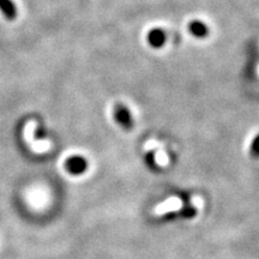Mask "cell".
Here are the masks:
<instances>
[{"instance_id": "cell-4", "label": "cell", "mask_w": 259, "mask_h": 259, "mask_svg": "<svg viewBox=\"0 0 259 259\" xmlns=\"http://www.w3.org/2000/svg\"><path fill=\"white\" fill-rule=\"evenodd\" d=\"M0 12L8 21H14L17 17V9L12 0H0Z\"/></svg>"}, {"instance_id": "cell-3", "label": "cell", "mask_w": 259, "mask_h": 259, "mask_svg": "<svg viewBox=\"0 0 259 259\" xmlns=\"http://www.w3.org/2000/svg\"><path fill=\"white\" fill-rule=\"evenodd\" d=\"M148 41H149V44H150L151 47L161 48L167 41L166 31L162 30L161 28L153 29V30L149 32Z\"/></svg>"}, {"instance_id": "cell-5", "label": "cell", "mask_w": 259, "mask_h": 259, "mask_svg": "<svg viewBox=\"0 0 259 259\" xmlns=\"http://www.w3.org/2000/svg\"><path fill=\"white\" fill-rule=\"evenodd\" d=\"M189 31L193 35L194 37L203 38L208 36L209 28L204 22L202 21H193L189 24Z\"/></svg>"}, {"instance_id": "cell-2", "label": "cell", "mask_w": 259, "mask_h": 259, "mask_svg": "<svg viewBox=\"0 0 259 259\" xmlns=\"http://www.w3.org/2000/svg\"><path fill=\"white\" fill-rule=\"evenodd\" d=\"M65 167L66 169L70 171L73 176H79V174H83L84 171L88 168V162L85 161V158L82 156H72L70 157L69 160L65 163Z\"/></svg>"}, {"instance_id": "cell-1", "label": "cell", "mask_w": 259, "mask_h": 259, "mask_svg": "<svg viewBox=\"0 0 259 259\" xmlns=\"http://www.w3.org/2000/svg\"><path fill=\"white\" fill-rule=\"evenodd\" d=\"M113 118L116 121V124L124 130H131L134 127V119L130 109L122 103H116L113 109Z\"/></svg>"}, {"instance_id": "cell-6", "label": "cell", "mask_w": 259, "mask_h": 259, "mask_svg": "<svg viewBox=\"0 0 259 259\" xmlns=\"http://www.w3.org/2000/svg\"><path fill=\"white\" fill-rule=\"evenodd\" d=\"M250 155L253 158H259V135L253 139V142H252Z\"/></svg>"}]
</instances>
